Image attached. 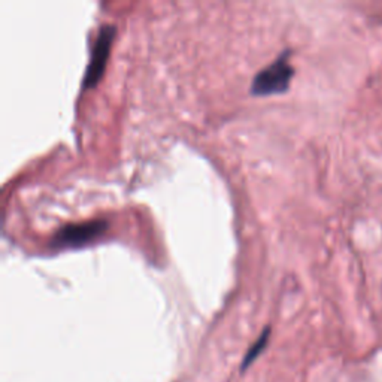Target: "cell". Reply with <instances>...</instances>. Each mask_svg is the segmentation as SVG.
I'll return each mask as SVG.
<instances>
[{
  "label": "cell",
  "instance_id": "7a4b0ae2",
  "mask_svg": "<svg viewBox=\"0 0 382 382\" xmlns=\"http://www.w3.org/2000/svg\"><path fill=\"white\" fill-rule=\"evenodd\" d=\"M108 228L106 220H92L78 224H69L51 238L49 248L63 249V248H80L92 244L100 236H104Z\"/></svg>",
  "mask_w": 382,
  "mask_h": 382
},
{
  "label": "cell",
  "instance_id": "6da1fadb",
  "mask_svg": "<svg viewBox=\"0 0 382 382\" xmlns=\"http://www.w3.org/2000/svg\"><path fill=\"white\" fill-rule=\"evenodd\" d=\"M291 51L285 49L273 60L271 65L263 68L256 76L252 78L249 92L254 96H267L273 93L285 92L290 81L295 75V68L290 63Z\"/></svg>",
  "mask_w": 382,
  "mask_h": 382
},
{
  "label": "cell",
  "instance_id": "277c9868",
  "mask_svg": "<svg viewBox=\"0 0 382 382\" xmlns=\"http://www.w3.org/2000/svg\"><path fill=\"white\" fill-rule=\"evenodd\" d=\"M269 335H271V328L266 327L264 332L260 335V338L252 343V347L248 350L247 355H245V360H244V364H242V369H247L254 360H256L260 352H263L264 347L267 345V340H269Z\"/></svg>",
  "mask_w": 382,
  "mask_h": 382
},
{
  "label": "cell",
  "instance_id": "3957f363",
  "mask_svg": "<svg viewBox=\"0 0 382 382\" xmlns=\"http://www.w3.org/2000/svg\"><path fill=\"white\" fill-rule=\"evenodd\" d=\"M116 32H117V27L113 24L100 25L94 44H93L90 61H88V66H87L85 76L82 81L84 90L96 87L101 76H104L113 37H116Z\"/></svg>",
  "mask_w": 382,
  "mask_h": 382
}]
</instances>
